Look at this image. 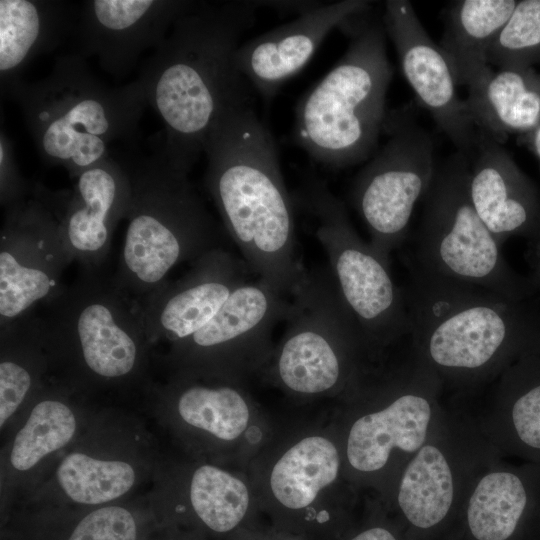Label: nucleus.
Segmentation results:
<instances>
[{"instance_id":"obj_1","label":"nucleus","mask_w":540,"mask_h":540,"mask_svg":"<svg viewBox=\"0 0 540 540\" xmlns=\"http://www.w3.org/2000/svg\"><path fill=\"white\" fill-rule=\"evenodd\" d=\"M258 9L255 1H189L137 78L164 125V154L187 172L218 116L254 92L235 53Z\"/></svg>"},{"instance_id":"obj_2","label":"nucleus","mask_w":540,"mask_h":540,"mask_svg":"<svg viewBox=\"0 0 540 540\" xmlns=\"http://www.w3.org/2000/svg\"><path fill=\"white\" fill-rule=\"evenodd\" d=\"M204 184L247 267L284 296L307 270L296 253L295 204L253 93L228 106L204 145Z\"/></svg>"},{"instance_id":"obj_3","label":"nucleus","mask_w":540,"mask_h":540,"mask_svg":"<svg viewBox=\"0 0 540 540\" xmlns=\"http://www.w3.org/2000/svg\"><path fill=\"white\" fill-rule=\"evenodd\" d=\"M404 296L409 348L435 372L444 390L470 393L491 384L540 341V313L529 300L416 268Z\"/></svg>"},{"instance_id":"obj_4","label":"nucleus","mask_w":540,"mask_h":540,"mask_svg":"<svg viewBox=\"0 0 540 540\" xmlns=\"http://www.w3.org/2000/svg\"><path fill=\"white\" fill-rule=\"evenodd\" d=\"M443 385L409 348L372 363L337 399L331 423L347 480L361 494L386 496L397 476L441 423Z\"/></svg>"},{"instance_id":"obj_5","label":"nucleus","mask_w":540,"mask_h":540,"mask_svg":"<svg viewBox=\"0 0 540 540\" xmlns=\"http://www.w3.org/2000/svg\"><path fill=\"white\" fill-rule=\"evenodd\" d=\"M41 318L50 373L78 394L148 385L151 348L139 303L100 270L45 304Z\"/></svg>"},{"instance_id":"obj_6","label":"nucleus","mask_w":540,"mask_h":540,"mask_svg":"<svg viewBox=\"0 0 540 540\" xmlns=\"http://www.w3.org/2000/svg\"><path fill=\"white\" fill-rule=\"evenodd\" d=\"M7 97L18 104L41 159L72 179L114 156L117 142L136 145L148 104L138 79L108 86L77 52L58 57L46 77L22 80Z\"/></svg>"},{"instance_id":"obj_7","label":"nucleus","mask_w":540,"mask_h":540,"mask_svg":"<svg viewBox=\"0 0 540 540\" xmlns=\"http://www.w3.org/2000/svg\"><path fill=\"white\" fill-rule=\"evenodd\" d=\"M350 37L336 65L295 108L293 140L316 163L343 169L368 160L383 132L393 76L382 19L372 8L344 21Z\"/></svg>"},{"instance_id":"obj_8","label":"nucleus","mask_w":540,"mask_h":540,"mask_svg":"<svg viewBox=\"0 0 540 540\" xmlns=\"http://www.w3.org/2000/svg\"><path fill=\"white\" fill-rule=\"evenodd\" d=\"M131 195L127 230L113 282L138 300L167 282L178 264L192 263L220 244L221 230L188 178L161 144L125 164Z\"/></svg>"},{"instance_id":"obj_9","label":"nucleus","mask_w":540,"mask_h":540,"mask_svg":"<svg viewBox=\"0 0 540 540\" xmlns=\"http://www.w3.org/2000/svg\"><path fill=\"white\" fill-rule=\"evenodd\" d=\"M262 516L309 540H339L355 523L360 493L345 476L332 425L277 431L249 463Z\"/></svg>"},{"instance_id":"obj_10","label":"nucleus","mask_w":540,"mask_h":540,"mask_svg":"<svg viewBox=\"0 0 540 540\" xmlns=\"http://www.w3.org/2000/svg\"><path fill=\"white\" fill-rule=\"evenodd\" d=\"M286 330L260 376L298 401L339 399L373 363L331 271L314 270L292 294Z\"/></svg>"},{"instance_id":"obj_11","label":"nucleus","mask_w":540,"mask_h":540,"mask_svg":"<svg viewBox=\"0 0 540 540\" xmlns=\"http://www.w3.org/2000/svg\"><path fill=\"white\" fill-rule=\"evenodd\" d=\"M293 200L313 220L315 237L369 359L383 360L410 334L404 292L393 279L390 263L358 235L345 205L323 179L308 175Z\"/></svg>"},{"instance_id":"obj_12","label":"nucleus","mask_w":540,"mask_h":540,"mask_svg":"<svg viewBox=\"0 0 540 540\" xmlns=\"http://www.w3.org/2000/svg\"><path fill=\"white\" fill-rule=\"evenodd\" d=\"M470 157L456 151L437 167L425 195L418 231L416 269L523 301L536 292L528 277L506 261L502 245L484 225L469 199Z\"/></svg>"},{"instance_id":"obj_13","label":"nucleus","mask_w":540,"mask_h":540,"mask_svg":"<svg viewBox=\"0 0 540 540\" xmlns=\"http://www.w3.org/2000/svg\"><path fill=\"white\" fill-rule=\"evenodd\" d=\"M501 455L474 418L448 407L434 434L378 499L409 540H444L477 471Z\"/></svg>"},{"instance_id":"obj_14","label":"nucleus","mask_w":540,"mask_h":540,"mask_svg":"<svg viewBox=\"0 0 540 540\" xmlns=\"http://www.w3.org/2000/svg\"><path fill=\"white\" fill-rule=\"evenodd\" d=\"M148 389L191 458L246 470L277 432L246 382L170 373Z\"/></svg>"},{"instance_id":"obj_15","label":"nucleus","mask_w":540,"mask_h":540,"mask_svg":"<svg viewBox=\"0 0 540 540\" xmlns=\"http://www.w3.org/2000/svg\"><path fill=\"white\" fill-rule=\"evenodd\" d=\"M399 111L387 113V139L355 176L350 200L368 229L369 244L387 262L404 242L417 202L436 174L429 132ZM390 263V262H389Z\"/></svg>"},{"instance_id":"obj_16","label":"nucleus","mask_w":540,"mask_h":540,"mask_svg":"<svg viewBox=\"0 0 540 540\" xmlns=\"http://www.w3.org/2000/svg\"><path fill=\"white\" fill-rule=\"evenodd\" d=\"M290 301L265 281L245 282L200 330L171 343L170 373L246 382L261 375L274 349L271 335Z\"/></svg>"},{"instance_id":"obj_17","label":"nucleus","mask_w":540,"mask_h":540,"mask_svg":"<svg viewBox=\"0 0 540 540\" xmlns=\"http://www.w3.org/2000/svg\"><path fill=\"white\" fill-rule=\"evenodd\" d=\"M60 191L39 183L5 209L0 231V327L33 312L64 288L72 263L62 241Z\"/></svg>"},{"instance_id":"obj_18","label":"nucleus","mask_w":540,"mask_h":540,"mask_svg":"<svg viewBox=\"0 0 540 540\" xmlns=\"http://www.w3.org/2000/svg\"><path fill=\"white\" fill-rule=\"evenodd\" d=\"M381 19L417 99L456 151L471 157L477 128L458 95L454 73L439 44L430 38L409 1H386Z\"/></svg>"},{"instance_id":"obj_19","label":"nucleus","mask_w":540,"mask_h":540,"mask_svg":"<svg viewBox=\"0 0 540 540\" xmlns=\"http://www.w3.org/2000/svg\"><path fill=\"white\" fill-rule=\"evenodd\" d=\"M444 540H540V462L484 464Z\"/></svg>"},{"instance_id":"obj_20","label":"nucleus","mask_w":540,"mask_h":540,"mask_svg":"<svg viewBox=\"0 0 540 540\" xmlns=\"http://www.w3.org/2000/svg\"><path fill=\"white\" fill-rule=\"evenodd\" d=\"M185 0H89L78 6L72 35L78 54L96 57L101 68L116 78L135 67L142 52L157 48Z\"/></svg>"},{"instance_id":"obj_21","label":"nucleus","mask_w":540,"mask_h":540,"mask_svg":"<svg viewBox=\"0 0 540 540\" xmlns=\"http://www.w3.org/2000/svg\"><path fill=\"white\" fill-rule=\"evenodd\" d=\"M248 269L244 260L218 246L194 260L182 278L138 299L150 343L171 344L200 330L247 282Z\"/></svg>"},{"instance_id":"obj_22","label":"nucleus","mask_w":540,"mask_h":540,"mask_svg":"<svg viewBox=\"0 0 540 540\" xmlns=\"http://www.w3.org/2000/svg\"><path fill=\"white\" fill-rule=\"evenodd\" d=\"M68 191H60V232L72 262L100 270L113 232L126 218L131 195L127 166L110 156L84 170Z\"/></svg>"},{"instance_id":"obj_23","label":"nucleus","mask_w":540,"mask_h":540,"mask_svg":"<svg viewBox=\"0 0 540 540\" xmlns=\"http://www.w3.org/2000/svg\"><path fill=\"white\" fill-rule=\"evenodd\" d=\"M160 494L172 499L177 514L226 540L261 523L253 484L242 468L191 458L163 476Z\"/></svg>"},{"instance_id":"obj_24","label":"nucleus","mask_w":540,"mask_h":540,"mask_svg":"<svg viewBox=\"0 0 540 540\" xmlns=\"http://www.w3.org/2000/svg\"><path fill=\"white\" fill-rule=\"evenodd\" d=\"M371 8V3L365 0L325 2L242 43L235 53L236 67L254 91L270 100L307 65L333 29Z\"/></svg>"},{"instance_id":"obj_25","label":"nucleus","mask_w":540,"mask_h":540,"mask_svg":"<svg viewBox=\"0 0 540 540\" xmlns=\"http://www.w3.org/2000/svg\"><path fill=\"white\" fill-rule=\"evenodd\" d=\"M469 199L484 225L503 245L514 236L540 234V194L500 142L477 129L467 175Z\"/></svg>"},{"instance_id":"obj_26","label":"nucleus","mask_w":540,"mask_h":540,"mask_svg":"<svg viewBox=\"0 0 540 540\" xmlns=\"http://www.w3.org/2000/svg\"><path fill=\"white\" fill-rule=\"evenodd\" d=\"M79 439V438H78ZM140 440H76L47 481L49 496L84 506H104L129 495L148 471Z\"/></svg>"},{"instance_id":"obj_27","label":"nucleus","mask_w":540,"mask_h":540,"mask_svg":"<svg viewBox=\"0 0 540 540\" xmlns=\"http://www.w3.org/2000/svg\"><path fill=\"white\" fill-rule=\"evenodd\" d=\"M491 384L482 411L472 415L479 430L502 456L540 462V341Z\"/></svg>"},{"instance_id":"obj_28","label":"nucleus","mask_w":540,"mask_h":540,"mask_svg":"<svg viewBox=\"0 0 540 540\" xmlns=\"http://www.w3.org/2000/svg\"><path fill=\"white\" fill-rule=\"evenodd\" d=\"M76 392L50 378L36 394L2 456L4 486L20 484L79 438L82 423Z\"/></svg>"},{"instance_id":"obj_29","label":"nucleus","mask_w":540,"mask_h":540,"mask_svg":"<svg viewBox=\"0 0 540 540\" xmlns=\"http://www.w3.org/2000/svg\"><path fill=\"white\" fill-rule=\"evenodd\" d=\"M78 7L66 1H0L1 93L18 85L22 71L38 56L72 35Z\"/></svg>"},{"instance_id":"obj_30","label":"nucleus","mask_w":540,"mask_h":540,"mask_svg":"<svg viewBox=\"0 0 540 540\" xmlns=\"http://www.w3.org/2000/svg\"><path fill=\"white\" fill-rule=\"evenodd\" d=\"M467 91L464 100L476 128L500 143L540 125V73L533 67L490 66Z\"/></svg>"},{"instance_id":"obj_31","label":"nucleus","mask_w":540,"mask_h":540,"mask_svg":"<svg viewBox=\"0 0 540 540\" xmlns=\"http://www.w3.org/2000/svg\"><path fill=\"white\" fill-rule=\"evenodd\" d=\"M49 373V356L36 310L0 327L1 430L25 413Z\"/></svg>"},{"instance_id":"obj_32","label":"nucleus","mask_w":540,"mask_h":540,"mask_svg":"<svg viewBox=\"0 0 540 540\" xmlns=\"http://www.w3.org/2000/svg\"><path fill=\"white\" fill-rule=\"evenodd\" d=\"M516 4L514 0H460L451 5L439 46L458 86L468 88L491 66L490 50Z\"/></svg>"},{"instance_id":"obj_33","label":"nucleus","mask_w":540,"mask_h":540,"mask_svg":"<svg viewBox=\"0 0 540 540\" xmlns=\"http://www.w3.org/2000/svg\"><path fill=\"white\" fill-rule=\"evenodd\" d=\"M540 62V0L517 4L489 53V65L533 67Z\"/></svg>"},{"instance_id":"obj_34","label":"nucleus","mask_w":540,"mask_h":540,"mask_svg":"<svg viewBox=\"0 0 540 540\" xmlns=\"http://www.w3.org/2000/svg\"><path fill=\"white\" fill-rule=\"evenodd\" d=\"M137 534L133 512L113 503L98 506L87 513L67 540H136Z\"/></svg>"},{"instance_id":"obj_35","label":"nucleus","mask_w":540,"mask_h":540,"mask_svg":"<svg viewBox=\"0 0 540 540\" xmlns=\"http://www.w3.org/2000/svg\"><path fill=\"white\" fill-rule=\"evenodd\" d=\"M339 540H409L399 523L382 503L371 496L355 523Z\"/></svg>"},{"instance_id":"obj_36","label":"nucleus","mask_w":540,"mask_h":540,"mask_svg":"<svg viewBox=\"0 0 540 540\" xmlns=\"http://www.w3.org/2000/svg\"><path fill=\"white\" fill-rule=\"evenodd\" d=\"M30 184L20 173L13 147L6 133H0V203L4 209L23 200L31 191Z\"/></svg>"},{"instance_id":"obj_37","label":"nucleus","mask_w":540,"mask_h":540,"mask_svg":"<svg viewBox=\"0 0 540 540\" xmlns=\"http://www.w3.org/2000/svg\"><path fill=\"white\" fill-rule=\"evenodd\" d=\"M230 540H309L308 538L278 529L271 524L260 523L249 529L242 530Z\"/></svg>"},{"instance_id":"obj_38","label":"nucleus","mask_w":540,"mask_h":540,"mask_svg":"<svg viewBox=\"0 0 540 540\" xmlns=\"http://www.w3.org/2000/svg\"><path fill=\"white\" fill-rule=\"evenodd\" d=\"M258 8L265 7L279 14H296L297 17L311 12L324 4L320 1H255Z\"/></svg>"},{"instance_id":"obj_39","label":"nucleus","mask_w":540,"mask_h":540,"mask_svg":"<svg viewBox=\"0 0 540 540\" xmlns=\"http://www.w3.org/2000/svg\"><path fill=\"white\" fill-rule=\"evenodd\" d=\"M527 259L530 266L528 278L535 291H540V234L529 240Z\"/></svg>"},{"instance_id":"obj_40","label":"nucleus","mask_w":540,"mask_h":540,"mask_svg":"<svg viewBox=\"0 0 540 540\" xmlns=\"http://www.w3.org/2000/svg\"><path fill=\"white\" fill-rule=\"evenodd\" d=\"M521 140L528 146L540 162V125L528 134L522 135Z\"/></svg>"}]
</instances>
